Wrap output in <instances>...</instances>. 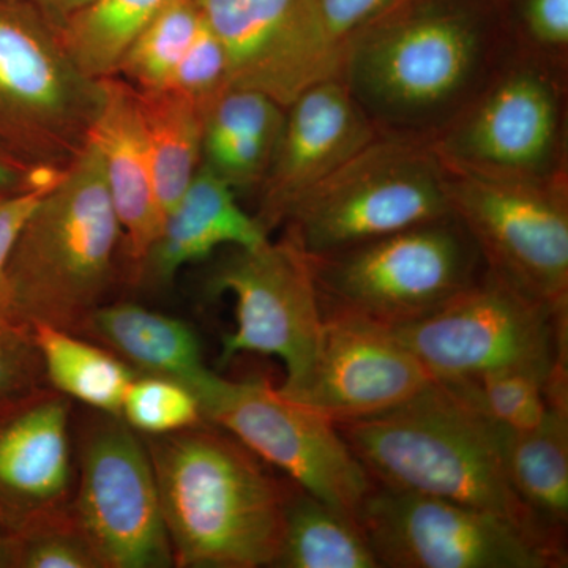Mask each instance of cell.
<instances>
[{"label": "cell", "mask_w": 568, "mask_h": 568, "mask_svg": "<svg viewBox=\"0 0 568 568\" xmlns=\"http://www.w3.org/2000/svg\"><path fill=\"white\" fill-rule=\"evenodd\" d=\"M517 48L508 0H392L346 41L336 77L377 133L432 144Z\"/></svg>", "instance_id": "obj_1"}, {"label": "cell", "mask_w": 568, "mask_h": 568, "mask_svg": "<svg viewBox=\"0 0 568 568\" xmlns=\"http://www.w3.org/2000/svg\"><path fill=\"white\" fill-rule=\"evenodd\" d=\"M174 566L275 567L286 481L220 426L144 436Z\"/></svg>", "instance_id": "obj_2"}, {"label": "cell", "mask_w": 568, "mask_h": 568, "mask_svg": "<svg viewBox=\"0 0 568 568\" xmlns=\"http://www.w3.org/2000/svg\"><path fill=\"white\" fill-rule=\"evenodd\" d=\"M375 485L495 511L541 532L504 466L499 426L433 381L376 416L334 422Z\"/></svg>", "instance_id": "obj_3"}, {"label": "cell", "mask_w": 568, "mask_h": 568, "mask_svg": "<svg viewBox=\"0 0 568 568\" xmlns=\"http://www.w3.org/2000/svg\"><path fill=\"white\" fill-rule=\"evenodd\" d=\"M122 250L102 156L89 138L14 242L7 265L11 317L81 335L110 293Z\"/></svg>", "instance_id": "obj_4"}, {"label": "cell", "mask_w": 568, "mask_h": 568, "mask_svg": "<svg viewBox=\"0 0 568 568\" xmlns=\"http://www.w3.org/2000/svg\"><path fill=\"white\" fill-rule=\"evenodd\" d=\"M448 215L447 171L432 145L379 134L305 193L282 226L306 256H324Z\"/></svg>", "instance_id": "obj_5"}, {"label": "cell", "mask_w": 568, "mask_h": 568, "mask_svg": "<svg viewBox=\"0 0 568 568\" xmlns=\"http://www.w3.org/2000/svg\"><path fill=\"white\" fill-rule=\"evenodd\" d=\"M306 257L323 315L342 313L386 328L432 315L477 283L487 268L455 215L343 252Z\"/></svg>", "instance_id": "obj_6"}, {"label": "cell", "mask_w": 568, "mask_h": 568, "mask_svg": "<svg viewBox=\"0 0 568 568\" xmlns=\"http://www.w3.org/2000/svg\"><path fill=\"white\" fill-rule=\"evenodd\" d=\"M103 80L78 69L29 0H0V152L61 173L89 140Z\"/></svg>", "instance_id": "obj_7"}, {"label": "cell", "mask_w": 568, "mask_h": 568, "mask_svg": "<svg viewBox=\"0 0 568 568\" xmlns=\"http://www.w3.org/2000/svg\"><path fill=\"white\" fill-rule=\"evenodd\" d=\"M568 67L517 48L432 142L446 166L469 173L568 179Z\"/></svg>", "instance_id": "obj_8"}, {"label": "cell", "mask_w": 568, "mask_h": 568, "mask_svg": "<svg viewBox=\"0 0 568 568\" xmlns=\"http://www.w3.org/2000/svg\"><path fill=\"white\" fill-rule=\"evenodd\" d=\"M358 523L386 568H560L562 536L420 493L375 485Z\"/></svg>", "instance_id": "obj_9"}, {"label": "cell", "mask_w": 568, "mask_h": 568, "mask_svg": "<svg viewBox=\"0 0 568 568\" xmlns=\"http://www.w3.org/2000/svg\"><path fill=\"white\" fill-rule=\"evenodd\" d=\"M209 424L343 514L358 519L375 481L331 418L261 381H227L207 369L190 388Z\"/></svg>", "instance_id": "obj_10"}, {"label": "cell", "mask_w": 568, "mask_h": 568, "mask_svg": "<svg viewBox=\"0 0 568 568\" xmlns=\"http://www.w3.org/2000/svg\"><path fill=\"white\" fill-rule=\"evenodd\" d=\"M446 171L452 213L476 242L487 271L528 297L568 312V179Z\"/></svg>", "instance_id": "obj_11"}, {"label": "cell", "mask_w": 568, "mask_h": 568, "mask_svg": "<svg viewBox=\"0 0 568 568\" xmlns=\"http://www.w3.org/2000/svg\"><path fill=\"white\" fill-rule=\"evenodd\" d=\"M567 315L485 268L477 283L435 313L388 328L433 379H466L504 366L567 355Z\"/></svg>", "instance_id": "obj_12"}, {"label": "cell", "mask_w": 568, "mask_h": 568, "mask_svg": "<svg viewBox=\"0 0 568 568\" xmlns=\"http://www.w3.org/2000/svg\"><path fill=\"white\" fill-rule=\"evenodd\" d=\"M69 510L100 568L174 567L151 455L121 416L99 413L81 435Z\"/></svg>", "instance_id": "obj_13"}, {"label": "cell", "mask_w": 568, "mask_h": 568, "mask_svg": "<svg viewBox=\"0 0 568 568\" xmlns=\"http://www.w3.org/2000/svg\"><path fill=\"white\" fill-rule=\"evenodd\" d=\"M209 297L235 298V331L222 339L220 365L239 354L274 355L284 365L287 395L315 364L323 312L308 257L287 237L254 248L230 246L205 280Z\"/></svg>", "instance_id": "obj_14"}, {"label": "cell", "mask_w": 568, "mask_h": 568, "mask_svg": "<svg viewBox=\"0 0 568 568\" xmlns=\"http://www.w3.org/2000/svg\"><path fill=\"white\" fill-rule=\"evenodd\" d=\"M196 6L226 51L231 88L267 93L286 108L338 70L312 0H196Z\"/></svg>", "instance_id": "obj_15"}, {"label": "cell", "mask_w": 568, "mask_h": 568, "mask_svg": "<svg viewBox=\"0 0 568 568\" xmlns=\"http://www.w3.org/2000/svg\"><path fill=\"white\" fill-rule=\"evenodd\" d=\"M433 381L388 328L361 317L325 313L312 372L284 396L332 422H345L402 406Z\"/></svg>", "instance_id": "obj_16"}, {"label": "cell", "mask_w": 568, "mask_h": 568, "mask_svg": "<svg viewBox=\"0 0 568 568\" xmlns=\"http://www.w3.org/2000/svg\"><path fill=\"white\" fill-rule=\"evenodd\" d=\"M379 136L342 78L328 77L287 104L271 166L257 189V222L267 234L313 186Z\"/></svg>", "instance_id": "obj_17"}, {"label": "cell", "mask_w": 568, "mask_h": 568, "mask_svg": "<svg viewBox=\"0 0 568 568\" xmlns=\"http://www.w3.org/2000/svg\"><path fill=\"white\" fill-rule=\"evenodd\" d=\"M70 409L50 386L0 409V514L18 532L70 504Z\"/></svg>", "instance_id": "obj_18"}, {"label": "cell", "mask_w": 568, "mask_h": 568, "mask_svg": "<svg viewBox=\"0 0 568 568\" xmlns=\"http://www.w3.org/2000/svg\"><path fill=\"white\" fill-rule=\"evenodd\" d=\"M102 110L91 130L123 233L122 254L136 271L162 230L151 152L136 97L118 77L104 78Z\"/></svg>", "instance_id": "obj_19"}, {"label": "cell", "mask_w": 568, "mask_h": 568, "mask_svg": "<svg viewBox=\"0 0 568 568\" xmlns=\"http://www.w3.org/2000/svg\"><path fill=\"white\" fill-rule=\"evenodd\" d=\"M268 239L256 216L239 204L237 193L201 163L133 276L138 283L166 286L182 267L209 260L222 246L254 248Z\"/></svg>", "instance_id": "obj_20"}, {"label": "cell", "mask_w": 568, "mask_h": 568, "mask_svg": "<svg viewBox=\"0 0 568 568\" xmlns=\"http://www.w3.org/2000/svg\"><path fill=\"white\" fill-rule=\"evenodd\" d=\"M81 336L106 347L138 375L168 377L192 388L209 369L190 325L132 302L100 305Z\"/></svg>", "instance_id": "obj_21"}, {"label": "cell", "mask_w": 568, "mask_h": 568, "mask_svg": "<svg viewBox=\"0 0 568 568\" xmlns=\"http://www.w3.org/2000/svg\"><path fill=\"white\" fill-rule=\"evenodd\" d=\"M499 440L508 480L519 499L545 528L562 532L568 517L567 407H552L547 420L530 432L499 426Z\"/></svg>", "instance_id": "obj_22"}, {"label": "cell", "mask_w": 568, "mask_h": 568, "mask_svg": "<svg viewBox=\"0 0 568 568\" xmlns=\"http://www.w3.org/2000/svg\"><path fill=\"white\" fill-rule=\"evenodd\" d=\"M275 567L379 568L358 519L286 484L282 548Z\"/></svg>", "instance_id": "obj_23"}, {"label": "cell", "mask_w": 568, "mask_h": 568, "mask_svg": "<svg viewBox=\"0 0 568 568\" xmlns=\"http://www.w3.org/2000/svg\"><path fill=\"white\" fill-rule=\"evenodd\" d=\"M134 97L148 138L156 201L164 220L203 163L204 114L173 89L134 91Z\"/></svg>", "instance_id": "obj_24"}, {"label": "cell", "mask_w": 568, "mask_h": 568, "mask_svg": "<svg viewBox=\"0 0 568 568\" xmlns=\"http://www.w3.org/2000/svg\"><path fill=\"white\" fill-rule=\"evenodd\" d=\"M48 386L97 413L121 416L123 398L138 373L106 347L47 324H33Z\"/></svg>", "instance_id": "obj_25"}, {"label": "cell", "mask_w": 568, "mask_h": 568, "mask_svg": "<svg viewBox=\"0 0 568 568\" xmlns=\"http://www.w3.org/2000/svg\"><path fill=\"white\" fill-rule=\"evenodd\" d=\"M566 366L564 355L558 361L504 366L466 379L437 383L493 424L511 433H525L544 424L556 407L549 403V383Z\"/></svg>", "instance_id": "obj_26"}, {"label": "cell", "mask_w": 568, "mask_h": 568, "mask_svg": "<svg viewBox=\"0 0 568 568\" xmlns=\"http://www.w3.org/2000/svg\"><path fill=\"white\" fill-rule=\"evenodd\" d=\"M173 0H92L59 32L78 69L93 80L114 77L126 48Z\"/></svg>", "instance_id": "obj_27"}, {"label": "cell", "mask_w": 568, "mask_h": 568, "mask_svg": "<svg viewBox=\"0 0 568 568\" xmlns=\"http://www.w3.org/2000/svg\"><path fill=\"white\" fill-rule=\"evenodd\" d=\"M201 22L196 0H173L126 48L114 77L134 91L168 88Z\"/></svg>", "instance_id": "obj_28"}, {"label": "cell", "mask_w": 568, "mask_h": 568, "mask_svg": "<svg viewBox=\"0 0 568 568\" xmlns=\"http://www.w3.org/2000/svg\"><path fill=\"white\" fill-rule=\"evenodd\" d=\"M121 417L144 436L168 435L204 422L189 387L168 377L138 375L123 398Z\"/></svg>", "instance_id": "obj_29"}, {"label": "cell", "mask_w": 568, "mask_h": 568, "mask_svg": "<svg viewBox=\"0 0 568 568\" xmlns=\"http://www.w3.org/2000/svg\"><path fill=\"white\" fill-rule=\"evenodd\" d=\"M11 541L13 566L26 568H100L91 547L71 518L69 506L21 529Z\"/></svg>", "instance_id": "obj_30"}, {"label": "cell", "mask_w": 568, "mask_h": 568, "mask_svg": "<svg viewBox=\"0 0 568 568\" xmlns=\"http://www.w3.org/2000/svg\"><path fill=\"white\" fill-rule=\"evenodd\" d=\"M168 89H173L196 104L203 114L231 89L226 51L204 18Z\"/></svg>", "instance_id": "obj_31"}, {"label": "cell", "mask_w": 568, "mask_h": 568, "mask_svg": "<svg viewBox=\"0 0 568 568\" xmlns=\"http://www.w3.org/2000/svg\"><path fill=\"white\" fill-rule=\"evenodd\" d=\"M521 50L568 67V0H508Z\"/></svg>", "instance_id": "obj_32"}, {"label": "cell", "mask_w": 568, "mask_h": 568, "mask_svg": "<svg viewBox=\"0 0 568 568\" xmlns=\"http://www.w3.org/2000/svg\"><path fill=\"white\" fill-rule=\"evenodd\" d=\"M44 384L32 325L0 320V405L36 394Z\"/></svg>", "instance_id": "obj_33"}, {"label": "cell", "mask_w": 568, "mask_h": 568, "mask_svg": "<svg viewBox=\"0 0 568 568\" xmlns=\"http://www.w3.org/2000/svg\"><path fill=\"white\" fill-rule=\"evenodd\" d=\"M390 2L392 0H312L317 28L336 62L339 63L346 41Z\"/></svg>", "instance_id": "obj_34"}, {"label": "cell", "mask_w": 568, "mask_h": 568, "mask_svg": "<svg viewBox=\"0 0 568 568\" xmlns=\"http://www.w3.org/2000/svg\"><path fill=\"white\" fill-rule=\"evenodd\" d=\"M50 186L0 197V320L14 321L10 313L7 265L26 220Z\"/></svg>", "instance_id": "obj_35"}, {"label": "cell", "mask_w": 568, "mask_h": 568, "mask_svg": "<svg viewBox=\"0 0 568 568\" xmlns=\"http://www.w3.org/2000/svg\"><path fill=\"white\" fill-rule=\"evenodd\" d=\"M61 173L37 170L0 152V197L47 189Z\"/></svg>", "instance_id": "obj_36"}, {"label": "cell", "mask_w": 568, "mask_h": 568, "mask_svg": "<svg viewBox=\"0 0 568 568\" xmlns=\"http://www.w3.org/2000/svg\"><path fill=\"white\" fill-rule=\"evenodd\" d=\"M43 14L55 31L61 32L63 26L84 10L92 0H29Z\"/></svg>", "instance_id": "obj_37"}, {"label": "cell", "mask_w": 568, "mask_h": 568, "mask_svg": "<svg viewBox=\"0 0 568 568\" xmlns=\"http://www.w3.org/2000/svg\"><path fill=\"white\" fill-rule=\"evenodd\" d=\"M13 566V555H11V541H0V567Z\"/></svg>", "instance_id": "obj_38"}, {"label": "cell", "mask_w": 568, "mask_h": 568, "mask_svg": "<svg viewBox=\"0 0 568 568\" xmlns=\"http://www.w3.org/2000/svg\"><path fill=\"white\" fill-rule=\"evenodd\" d=\"M0 406H6V405H0Z\"/></svg>", "instance_id": "obj_39"}]
</instances>
